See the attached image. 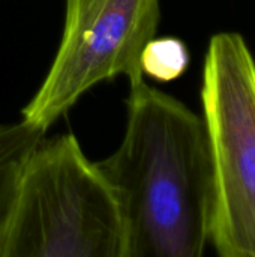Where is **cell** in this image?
Wrapping results in <instances>:
<instances>
[{"label":"cell","instance_id":"2","mask_svg":"<svg viewBox=\"0 0 255 257\" xmlns=\"http://www.w3.org/2000/svg\"><path fill=\"white\" fill-rule=\"evenodd\" d=\"M0 257H126L116 194L74 134L44 137L26 158Z\"/></svg>","mask_w":255,"mask_h":257},{"label":"cell","instance_id":"5","mask_svg":"<svg viewBox=\"0 0 255 257\" xmlns=\"http://www.w3.org/2000/svg\"><path fill=\"white\" fill-rule=\"evenodd\" d=\"M45 133L23 119L0 125V247L20 170Z\"/></svg>","mask_w":255,"mask_h":257},{"label":"cell","instance_id":"1","mask_svg":"<svg viewBox=\"0 0 255 257\" xmlns=\"http://www.w3.org/2000/svg\"><path fill=\"white\" fill-rule=\"evenodd\" d=\"M96 164L119 202L126 257L203 256L213 205L203 117L144 77L131 80L123 139Z\"/></svg>","mask_w":255,"mask_h":257},{"label":"cell","instance_id":"4","mask_svg":"<svg viewBox=\"0 0 255 257\" xmlns=\"http://www.w3.org/2000/svg\"><path fill=\"white\" fill-rule=\"evenodd\" d=\"M159 20L161 0H65L59 47L21 119L47 133L96 84L144 77L140 57Z\"/></svg>","mask_w":255,"mask_h":257},{"label":"cell","instance_id":"3","mask_svg":"<svg viewBox=\"0 0 255 257\" xmlns=\"http://www.w3.org/2000/svg\"><path fill=\"white\" fill-rule=\"evenodd\" d=\"M201 104L213 173L210 244L222 257H255V59L242 35L212 36Z\"/></svg>","mask_w":255,"mask_h":257},{"label":"cell","instance_id":"6","mask_svg":"<svg viewBox=\"0 0 255 257\" xmlns=\"http://www.w3.org/2000/svg\"><path fill=\"white\" fill-rule=\"evenodd\" d=\"M188 66L189 50L182 39L174 36L152 38L140 57L143 75L161 83H168L182 77Z\"/></svg>","mask_w":255,"mask_h":257}]
</instances>
